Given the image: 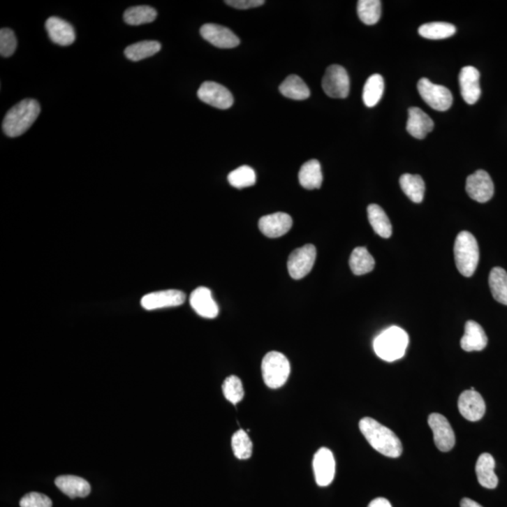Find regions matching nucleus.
<instances>
[{
  "label": "nucleus",
  "mask_w": 507,
  "mask_h": 507,
  "mask_svg": "<svg viewBox=\"0 0 507 507\" xmlns=\"http://www.w3.org/2000/svg\"><path fill=\"white\" fill-rule=\"evenodd\" d=\"M198 97L203 103L218 109L230 108L234 102L233 94L226 87L212 81L204 82L201 84Z\"/></svg>",
  "instance_id": "9d476101"
},
{
  "label": "nucleus",
  "mask_w": 507,
  "mask_h": 507,
  "mask_svg": "<svg viewBox=\"0 0 507 507\" xmlns=\"http://www.w3.org/2000/svg\"><path fill=\"white\" fill-rule=\"evenodd\" d=\"M317 250L313 244H305L294 250L288 257V274L293 279H302L307 277L314 266Z\"/></svg>",
  "instance_id": "6e6552de"
},
{
  "label": "nucleus",
  "mask_w": 507,
  "mask_h": 507,
  "mask_svg": "<svg viewBox=\"0 0 507 507\" xmlns=\"http://www.w3.org/2000/svg\"><path fill=\"white\" fill-rule=\"evenodd\" d=\"M17 47V39L12 29H1L0 31V54L4 58L12 56Z\"/></svg>",
  "instance_id": "4c0bfd02"
},
{
  "label": "nucleus",
  "mask_w": 507,
  "mask_h": 507,
  "mask_svg": "<svg viewBox=\"0 0 507 507\" xmlns=\"http://www.w3.org/2000/svg\"><path fill=\"white\" fill-rule=\"evenodd\" d=\"M279 91L285 97L296 101L307 100L310 96V91L307 84L295 75L288 76L280 84Z\"/></svg>",
  "instance_id": "a878e982"
},
{
  "label": "nucleus",
  "mask_w": 507,
  "mask_h": 507,
  "mask_svg": "<svg viewBox=\"0 0 507 507\" xmlns=\"http://www.w3.org/2000/svg\"><path fill=\"white\" fill-rule=\"evenodd\" d=\"M399 184L403 192L413 203H421L424 200L426 185L421 176L404 174L400 177Z\"/></svg>",
  "instance_id": "bb28decb"
},
{
  "label": "nucleus",
  "mask_w": 507,
  "mask_h": 507,
  "mask_svg": "<svg viewBox=\"0 0 507 507\" xmlns=\"http://www.w3.org/2000/svg\"><path fill=\"white\" fill-rule=\"evenodd\" d=\"M367 215H369L370 225L379 236L385 239L391 237V222L381 207L377 204H372L367 207Z\"/></svg>",
  "instance_id": "393cba45"
},
{
  "label": "nucleus",
  "mask_w": 507,
  "mask_h": 507,
  "mask_svg": "<svg viewBox=\"0 0 507 507\" xmlns=\"http://www.w3.org/2000/svg\"><path fill=\"white\" fill-rule=\"evenodd\" d=\"M323 89L329 97L344 99L350 94V78L345 68L335 64L327 68Z\"/></svg>",
  "instance_id": "0eeeda50"
},
{
  "label": "nucleus",
  "mask_w": 507,
  "mask_h": 507,
  "mask_svg": "<svg viewBox=\"0 0 507 507\" xmlns=\"http://www.w3.org/2000/svg\"><path fill=\"white\" fill-rule=\"evenodd\" d=\"M162 45L157 41H142L133 43L125 49V57L132 61H142L149 57L154 56L161 50Z\"/></svg>",
  "instance_id": "c85d7f7f"
},
{
  "label": "nucleus",
  "mask_w": 507,
  "mask_h": 507,
  "mask_svg": "<svg viewBox=\"0 0 507 507\" xmlns=\"http://www.w3.org/2000/svg\"><path fill=\"white\" fill-rule=\"evenodd\" d=\"M293 227V218L285 212L265 215L258 222V228L261 233L269 238H279L285 235Z\"/></svg>",
  "instance_id": "f3484780"
},
{
  "label": "nucleus",
  "mask_w": 507,
  "mask_h": 507,
  "mask_svg": "<svg viewBox=\"0 0 507 507\" xmlns=\"http://www.w3.org/2000/svg\"><path fill=\"white\" fill-rule=\"evenodd\" d=\"M429 425L433 432V438L437 448L441 452H449L456 443V437L448 420L440 413H432Z\"/></svg>",
  "instance_id": "9b49d317"
},
{
  "label": "nucleus",
  "mask_w": 507,
  "mask_h": 507,
  "mask_svg": "<svg viewBox=\"0 0 507 507\" xmlns=\"http://www.w3.org/2000/svg\"><path fill=\"white\" fill-rule=\"evenodd\" d=\"M459 410L466 420L471 422L479 421L486 413V403L483 397L476 390H466L460 395Z\"/></svg>",
  "instance_id": "2eb2a0df"
},
{
  "label": "nucleus",
  "mask_w": 507,
  "mask_h": 507,
  "mask_svg": "<svg viewBox=\"0 0 507 507\" xmlns=\"http://www.w3.org/2000/svg\"><path fill=\"white\" fill-rule=\"evenodd\" d=\"M384 91V80L383 76L375 73L365 82L362 91V100L367 108H374L380 102Z\"/></svg>",
  "instance_id": "cd10ccee"
},
{
  "label": "nucleus",
  "mask_w": 507,
  "mask_h": 507,
  "mask_svg": "<svg viewBox=\"0 0 507 507\" xmlns=\"http://www.w3.org/2000/svg\"><path fill=\"white\" fill-rule=\"evenodd\" d=\"M466 191L471 200L477 203H486L494 195V184L489 173L484 170H477L471 174L466 181Z\"/></svg>",
  "instance_id": "1a4fd4ad"
},
{
  "label": "nucleus",
  "mask_w": 507,
  "mask_h": 507,
  "mask_svg": "<svg viewBox=\"0 0 507 507\" xmlns=\"http://www.w3.org/2000/svg\"><path fill=\"white\" fill-rule=\"evenodd\" d=\"M422 37L429 40H443L456 34L457 29L454 24L446 22H432L422 24L418 29Z\"/></svg>",
  "instance_id": "7c9ffc66"
},
{
  "label": "nucleus",
  "mask_w": 507,
  "mask_h": 507,
  "mask_svg": "<svg viewBox=\"0 0 507 507\" xmlns=\"http://www.w3.org/2000/svg\"><path fill=\"white\" fill-rule=\"evenodd\" d=\"M21 507H52L51 499L42 493L31 492L20 501Z\"/></svg>",
  "instance_id": "58836bf2"
},
{
  "label": "nucleus",
  "mask_w": 507,
  "mask_h": 507,
  "mask_svg": "<svg viewBox=\"0 0 507 507\" xmlns=\"http://www.w3.org/2000/svg\"><path fill=\"white\" fill-rule=\"evenodd\" d=\"M369 507H392L390 501L385 498H377L369 504Z\"/></svg>",
  "instance_id": "a19ab883"
},
{
  "label": "nucleus",
  "mask_w": 507,
  "mask_h": 507,
  "mask_svg": "<svg viewBox=\"0 0 507 507\" xmlns=\"http://www.w3.org/2000/svg\"><path fill=\"white\" fill-rule=\"evenodd\" d=\"M190 304L196 314L205 318H214L219 313L216 302L212 298V291L208 288H196L190 296Z\"/></svg>",
  "instance_id": "a211bd4d"
},
{
  "label": "nucleus",
  "mask_w": 507,
  "mask_h": 507,
  "mask_svg": "<svg viewBox=\"0 0 507 507\" xmlns=\"http://www.w3.org/2000/svg\"><path fill=\"white\" fill-rule=\"evenodd\" d=\"M233 453L238 460H248L253 453V443L244 430L240 429L234 433L231 440Z\"/></svg>",
  "instance_id": "c9c22d12"
},
{
  "label": "nucleus",
  "mask_w": 507,
  "mask_h": 507,
  "mask_svg": "<svg viewBox=\"0 0 507 507\" xmlns=\"http://www.w3.org/2000/svg\"><path fill=\"white\" fill-rule=\"evenodd\" d=\"M434 128V122L427 114L418 108L409 109L407 131L417 139H424Z\"/></svg>",
  "instance_id": "412c9836"
},
{
  "label": "nucleus",
  "mask_w": 507,
  "mask_h": 507,
  "mask_svg": "<svg viewBox=\"0 0 507 507\" xmlns=\"http://www.w3.org/2000/svg\"><path fill=\"white\" fill-rule=\"evenodd\" d=\"M487 342L489 339L480 324L473 321L466 323L464 335L460 340V346L463 351L468 353L483 351L487 347Z\"/></svg>",
  "instance_id": "aec40b11"
},
{
  "label": "nucleus",
  "mask_w": 507,
  "mask_h": 507,
  "mask_svg": "<svg viewBox=\"0 0 507 507\" xmlns=\"http://www.w3.org/2000/svg\"><path fill=\"white\" fill-rule=\"evenodd\" d=\"M185 294L181 291L168 290L147 294L141 299V307L146 310H157L161 308L175 307L184 304Z\"/></svg>",
  "instance_id": "4468645a"
},
{
  "label": "nucleus",
  "mask_w": 507,
  "mask_h": 507,
  "mask_svg": "<svg viewBox=\"0 0 507 507\" xmlns=\"http://www.w3.org/2000/svg\"><path fill=\"white\" fill-rule=\"evenodd\" d=\"M350 267L351 272L355 275L369 274L374 269L375 260L367 248L357 247L351 253Z\"/></svg>",
  "instance_id": "c756f323"
},
{
  "label": "nucleus",
  "mask_w": 507,
  "mask_h": 507,
  "mask_svg": "<svg viewBox=\"0 0 507 507\" xmlns=\"http://www.w3.org/2000/svg\"><path fill=\"white\" fill-rule=\"evenodd\" d=\"M228 179L233 187L242 189V188L253 186L257 181V176L252 168L242 166L228 174Z\"/></svg>",
  "instance_id": "f704fd0d"
},
{
  "label": "nucleus",
  "mask_w": 507,
  "mask_h": 507,
  "mask_svg": "<svg viewBox=\"0 0 507 507\" xmlns=\"http://www.w3.org/2000/svg\"><path fill=\"white\" fill-rule=\"evenodd\" d=\"M45 29L52 42L61 46L73 45L75 32L72 24L59 17H50L45 23Z\"/></svg>",
  "instance_id": "6ab92c4d"
},
{
  "label": "nucleus",
  "mask_w": 507,
  "mask_h": 507,
  "mask_svg": "<svg viewBox=\"0 0 507 507\" xmlns=\"http://www.w3.org/2000/svg\"><path fill=\"white\" fill-rule=\"evenodd\" d=\"M41 113V106L37 101L26 99L7 112L3 119L2 129L9 138H17L26 133L36 121Z\"/></svg>",
  "instance_id": "f03ea898"
},
{
  "label": "nucleus",
  "mask_w": 507,
  "mask_h": 507,
  "mask_svg": "<svg viewBox=\"0 0 507 507\" xmlns=\"http://www.w3.org/2000/svg\"><path fill=\"white\" fill-rule=\"evenodd\" d=\"M225 3L235 9L247 10L263 6L265 1L264 0H227Z\"/></svg>",
  "instance_id": "ea45409f"
},
{
  "label": "nucleus",
  "mask_w": 507,
  "mask_h": 507,
  "mask_svg": "<svg viewBox=\"0 0 507 507\" xmlns=\"http://www.w3.org/2000/svg\"><path fill=\"white\" fill-rule=\"evenodd\" d=\"M359 427L370 446L379 453L392 459L402 456V441L388 427L370 417L362 418L359 422Z\"/></svg>",
  "instance_id": "f257e3e1"
},
{
  "label": "nucleus",
  "mask_w": 507,
  "mask_h": 507,
  "mask_svg": "<svg viewBox=\"0 0 507 507\" xmlns=\"http://www.w3.org/2000/svg\"><path fill=\"white\" fill-rule=\"evenodd\" d=\"M454 254L460 274L466 277L473 275L479 263V247L473 234L462 231L457 236Z\"/></svg>",
  "instance_id": "20e7f679"
},
{
  "label": "nucleus",
  "mask_w": 507,
  "mask_h": 507,
  "mask_svg": "<svg viewBox=\"0 0 507 507\" xmlns=\"http://www.w3.org/2000/svg\"><path fill=\"white\" fill-rule=\"evenodd\" d=\"M316 483L320 487H327L332 483L335 474V460L331 450L323 447L318 449L313 460Z\"/></svg>",
  "instance_id": "f8f14e48"
},
{
  "label": "nucleus",
  "mask_w": 507,
  "mask_h": 507,
  "mask_svg": "<svg viewBox=\"0 0 507 507\" xmlns=\"http://www.w3.org/2000/svg\"><path fill=\"white\" fill-rule=\"evenodd\" d=\"M157 17L156 10L149 6H135L125 10L124 19L130 26H140L154 22Z\"/></svg>",
  "instance_id": "473e14b6"
},
{
  "label": "nucleus",
  "mask_w": 507,
  "mask_h": 507,
  "mask_svg": "<svg viewBox=\"0 0 507 507\" xmlns=\"http://www.w3.org/2000/svg\"><path fill=\"white\" fill-rule=\"evenodd\" d=\"M460 507H483L480 506L478 503H476V501H474L471 500V499L469 498H463L462 501H460Z\"/></svg>",
  "instance_id": "79ce46f5"
},
{
  "label": "nucleus",
  "mask_w": 507,
  "mask_h": 507,
  "mask_svg": "<svg viewBox=\"0 0 507 507\" xmlns=\"http://www.w3.org/2000/svg\"><path fill=\"white\" fill-rule=\"evenodd\" d=\"M460 92L468 105H474L481 96L480 73L476 68L466 66L459 76Z\"/></svg>",
  "instance_id": "dca6fc26"
},
{
  "label": "nucleus",
  "mask_w": 507,
  "mask_h": 507,
  "mask_svg": "<svg viewBox=\"0 0 507 507\" xmlns=\"http://www.w3.org/2000/svg\"><path fill=\"white\" fill-rule=\"evenodd\" d=\"M54 484L64 494L70 498H84L91 492V485L84 478L75 476H61L54 480Z\"/></svg>",
  "instance_id": "4be33fe9"
},
{
  "label": "nucleus",
  "mask_w": 507,
  "mask_h": 507,
  "mask_svg": "<svg viewBox=\"0 0 507 507\" xmlns=\"http://www.w3.org/2000/svg\"><path fill=\"white\" fill-rule=\"evenodd\" d=\"M495 460L492 455L484 453L479 456L476 465V473L479 484L486 489L493 490L498 486V477L494 473Z\"/></svg>",
  "instance_id": "5701e85b"
},
{
  "label": "nucleus",
  "mask_w": 507,
  "mask_h": 507,
  "mask_svg": "<svg viewBox=\"0 0 507 507\" xmlns=\"http://www.w3.org/2000/svg\"><path fill=\"white\" fill-rule=\"evenodd\" d=\"M323 179L321 166L318 160L308 161L300 169L299 182L305 189H320Z\"/></svg>",
  "instance_id": "b1692460"
},
{
  "label": "nucleus",
  "mask_w": 507,
  "mask_h": 507,
  "mask_svg": "<svg viewBox=\"0 0 507 507\" xmlns=\"http://www.w3.org/2000/svg\"><path fill=\"white\" fill-rule=\"evenodd\" d=\"M417 89L422 99L435 110H448L453 103V96L448 89L432 83L427 78L420 79Z\"/></svg>",
  "instance_id": "423d86ee"
},
{
  "label": "nucleus",
  "mask_w": 507,
  "mask_h": 507,
  "mask_svg": "<svg viewBox=\"0 0 507 507\" xmlns=\"http://www.w3.org/2000/svg\"><path fill=\"white\" fill-rule=\"evenodd\" d=\"M223 396L233 404H237L244 399V391L242 381L236 376H230L223 381Z\"/></svg>",
  "instance_id": "e433bc0d"
},
{
  "label": "nucleus",
  "mask_w": 507,
  "mask_h": 507,
  "mask_svg": "<svg viewBox=\"0 0 507 507\" xmlns=\"http://www.w3.org/2000/svg\"><path fill=\"white\" fill-rule=\"evenodd\" d=\"M409 335L397 326L389 327L375 338L373 347L376 354L386 362H394L405 355Z\"/></svg>",
  "instance_id": "7ed1b4c3"
},
{
  "label": "nucleus",
  "mask_w": 507,
  "mask_h": 507,
  "mask_svg": "<svg viewBox=\"0 0 507 507\" xmlns=\"http://www.w3.org/2000/svg\"><path fill=\"white\" fill-rule=\"evenodd\" d=\"M200 34L204 40L215 47L230 49L240 45V39L228 27L216 24H206L201 27Z\"/></svg>",
  "instance_id": "ddd939ff"
},
{
  "label": "nucleus",
  "mask_w": 507,
  "mask_h": 507,
  "mask_svg": "<svg viewBox=\"0 0 507 507\" xmlns=\"http://www.w3.org/2000/svg\"><path fill=\"white\" fill-rule=\"evenodd\" d=\"M360 20L367 26L377 24L381 16L380 0H360L357 5Z\"/></svg>",
  "instance_id": "72a5a7b5"
},
{
  "label": "nucleus",
  "mask_w": 507,
  "mask_h": 507,
  "mask_svg": "<svg viewBox=\"0 0 507 507\" xmlns=\"http://www.w3.org/2000/svg\"><path fill=\"white\" fill-rule=\"evenodd\" d=\"M261 370L266 385L269 388L277 389L284 385L290 377L291 364L284 354L270 351L264 356Z\"/></svg>",
  "instance_id": "39448f33"
},
{
  "label": "nucleus",
  "mask_w": 507,
  "mask_h": 507,
  "mask_svg": "<svg viewBox=\"0 0 507 507\" xmlns=\"http://www.w3.org/2000/svg\"><path fill=\"white\" fill-rule=\"evenodd\" d=\"M489 283L493 298L507 305V272L501 267H495L490 272Z\"/></svg>",
  "instance_id": "2f4dec72"
}]
</instances>
